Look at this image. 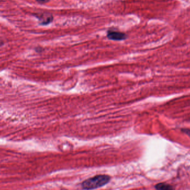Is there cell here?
Listing matches in <instances>:
<instances>
[{
	"label": "cell",
	"instance_id": "obj_1",
	"mask_svg": "<svg viewBox=\"0 0 190 190\" xmlns=\"http://www.w3.org/2000/svg\"><path fill=\"white\" fill-rule=\"evenodd\" d=\"M111 177L106 175H100L90 178L84 181L82 183L84 190H91L106 185L110 181Z\"/></svg>",
	"mask_w": 190,
	"mask_h": 190
},
{
	"label": "cell",
	"instance_id": "obj_2",
	"mask_svg": "<svg viewBox=\"0 0 190 190\" xmlns=\"http://www.w3.org/2000/svg\"><path fill=\"white\" fill-rule=\"evenodd\" d=\"M107 37L112 40L121 41L126 39V35L124 33L113 31H109L107 33Z\"/></svg>",
	"mask_w": 190,
	"mask_h": 190
},
{
	"label": "cell",
	"instance_id": "obj_3",
	"mask_svg": "<svg viewBox=\"0 0 190 190\" xmlns=\"http://www.w3.org/2000/svg\"><path fill=\"white\" fill-rule=\"evenodd\" d=\"M39 19L41 22V25H46L51 22L53 20V17L51 14H44L41 16Z\"/></svg>",
	"mask_w": 190,
	"mask_h": 190
},
{
	"label": "cell",
	"instance_id": "obj_4",
	"mask_svg": "<svg viewBox=\"0 0 190 190\" xmlns=\"http://www.w3.org/2000/svg\"><path fill=\"white\" fill-rule=\"evenodd\" d=\"M155 188L157 190H173V187L171 186L163 183H158L156 185Z\"/></svg>",
	"mask_w": 190,
	"mask_h": 190
},
{
	"label": "cell",
	"instance_id": "obj_5",
	"mask_svg": "<svg viewBox=\"0 0 190 190\" xmlns=\"http://www.w3.org/2000/svg\"><path fill=\"white\" fill-rule=\"evenodd\" d=\"M37 2L40 4H46L50 0H36Z\"/></svg>",
	"mask_w": 190,
	"mask_h": 190
},
{
	"label": "cell",
	"instance_id": "obj_6",
	"mask_svg": "<svg viewBox=\"0 0 190 190\" xmlns=\"http://www.w3.org/2000/svg\"><path fill=\"white\" fill-rule=\"evenodd\" d=\"M182 131H183L185 134H188L190 137V130H186V129H185V130H182Z\"/></svg>",
	"mask_w": 190,
	"mask_h": 190
},
{
	"label": "cell",
	"instance_id": "obj_7",
	"mask_svg": "<svg viewBox=\"0 0 190 190\" xmlns=\"http://www.w3.org/2000/svg\"><path fill=\"white\" fill-rule=\"evenodd\" d=\"M4 45V43L0 40V47L2 45Z\"/></svg>",
	"mask_w": 190,
	"mask_h": 190
}]
</instances>
